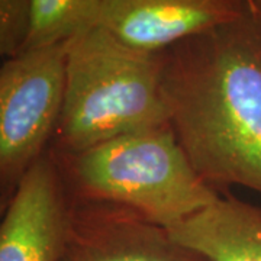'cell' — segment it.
Listing matches in <instances>:
<instances>
[{
    "label": "cell",
    "instance_id": "cell-6",
    "mask_svg": "<svg viewBox=\"0 0 261 261\" xmlns=\"http://www.w3.org/2000/svg\"><path fill=\"white\" fill-rule=\"evenodd\" d=\"M60 261H207L167 228L111 203H74Z\"/></svg>",
    "mask_w": 261,
    "mask_h": 261
},
{
    "label": "cell",
    "instance_id": "cell-10",
    "mask_svg": "<svg viewBox=\"0 0 261 261\" xmlns=\"http://www.w3.org/2000/svg\"><path fill=\"white\" fill-rule=\"evenodd\" d=\"M34 0H0V54L5 58L23 51L31 31Z\"/></svg>",
    "mask_w": 261,
    "mask_h": 261
},
{
    "label": "cell",
    "instance_id": "cell-5",
    "mask_svg": "<svg viewBox=\"0 0 261 261\" xmlns=\"http://www.w3.org/2000/svg\"><path fill=\"white\" fill-rule=\"evenodd\" d=\"M71 212L73 200L48 151L23 176L3 207L0 261H60Z\"/></svg>",
    "mask_w": 261,
    "mask_h": 261
},
{
    "label": "cell",
    "instance_id": "cell-11",
    "mask_svg": "<svg viewBox=\"0 0 261 261\" xmlns=\"http://www.w3.org/2000/svg\"><path fill=\"white\" fill-rule=\"evenodd\" d=\"M247 2H248V6L252 10V13L261 22V0H247Z\"/></svg>",
    "mask_w": 261,
    "mask_h": 261
},
{
    "label": "cell",
    "instance_id": "cell-1",
    "mask_svg": "<svg viewBox=\"0 0 261 261\" xmlns=\"http://www.w3.org/2000/svg\"><path fill=\"white\" fill-rule=\"evenodd\" d=\"M170 125L196 173L261 195V22L241 18L164 53Z\"/></svg>",
    "mask_w": 261,
    "mask_h": 261
},
{
    "label": "cell",
    "instance_id": "cell-8",
    "mask_svg": "<svg viewBox=\"0 0 261 261\" xmlns=\"http://www.w3.org/2000/svg\"><path fill=\"white\" fill-rule=\"evenodd\" d=\"M168 232L207 261H261V206L231 193Z\"/></svg>",
    "mask_w": 261,
    "mask_h": 261
},
{
    "label": "cell",
    "instance_id": "cell-2",
    "mask_svg": "<svg viewBox=\"0 0 261 261\" xmlns=\"http://www.w3.org/2000/svg\"><path fill=\"white\" fill-rule=\"evenodd\" d=\"M49 152L74 203L122 206L167 229L222 196L196 173L170 123L75 152Z\"/></svg>",
    "mask_w": 261,
    "mask_h": 261
},
{
    "label": "cell",
    "instance_id": "cell-4",
    "mask_svg": "<svg viewBox=\"0 0 261 261\" xmlns=\"http://www.w3.org/2000/svg\"><path fill=\"white\" fill-rule=\"evenodd\" d=\"M68 44L28 48L0 68L2 209L51 147L65 93Z\"/></svg>",
    "mask_w": 261,
    "mask_h": 261
},
{
    "label": "cell",
    "instance_id": "cell-9",
    "mask_svg": "<svg viewBox=\"0 0 261 261\" xmlns=\"http://www.w3.org/2000/svg\"><path fill=\"white\" fill-rule=\"evenodd\" d=\"M103 0H34L23 49L65 44L99 23Z\"/></svg>",
    "mask_w": 261,
    "mask_h": 261
},
{
    "label": "cell",
    "instance_id": "cell-3",
    "mask_svg": "<svg viewBox=\"0 0 261 261\" xmlns=\"http://www.w3.org/2000/svg\"><path fill=\"white\" fill-rule=\"evenodd\" d=\"M164 53L130 48L100 27L68 44L64 105L53 152H75L132 130L170 123Z\"/></svg>",
    "mask_w": 261,
    "mask_h": 261
},
{
    "label": "cell",
    "instance_id": "cell-7",
    "mask_svg": "<svg viewBox=\"0 0 261 261\" xmlns=\"http://www.w3.org/2000/svg\"><path fill=\"white\" fill-rule=\"evenodd\" d=\"M247 10V0H103L97 27L130 48L166 53Z\"/></svg>",
    "mask_w": 261,
    "mask_h": 261
}]
</instances>
